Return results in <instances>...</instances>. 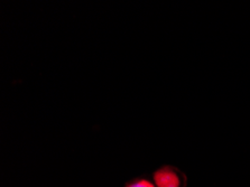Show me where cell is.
I'll use <instances>...</instances> for the list:
<instances>
[{"label": "cell", "mask_w": 250, "mask_h": 187, "mask_svg": "<svg viewBox=\"0 0 250 187\" xmlns=\"http://www.w3.org/2000/svg\"><path fill=\"white\" fill-rule=\"evenodd\" d=\"M154 182L156 187H182L183 179L176 169L164 166L154 173Z\"/></svg>", "instance_id": "obj_1"}, {"label": "cell", "mask_w": 250, "mask_h": 187, "mask_svg": "<svg viewBox=\"0 0 250 187\" xmlns=\"http://www.w3.org/2000/svg\"><path fill=\"white\" fill-rule=\"evenodd\" d=\"M125 187H155V185L149 181H147V179L139 178L130 182L129 184H127Z\"/></svg>", "instance_id": "obj_2"}]
</instances>
